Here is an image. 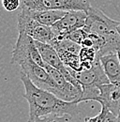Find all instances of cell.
<instances>
[{"label": "cell", "mask_w": 120, "mask_h": 122, "mask_svg": "<svg viewBox=\"0 0 120 122\" xmlns=\"http://www.w3.org/2000/svg\"><path fill=\"white\" fill-rule=\"evenodd\" d=\"M28 58L32 59L39 66L42 68L45 67L44 61L37 48L35 40L25 33L19 32L16 44L12 51L11 64H18L20 61Z\"/></svg>", "instance_id": "52a82bcc"}, {"label": "cell", "mask_w": 120, "mask_h": 122, "mask_svg": "<svg viewBox=\"0 0 120 122\" xmlns=\"http://www.w3.org/2000/svg\"><path fill=\"white\" fill-rule=\"evenodd\" d=\"M17 65L20 66L21 71L30 79V81L39 88L49 91L61 99L59 89L51 75L44 68L36 64L32 59H24Z\"/></svg>", "instance_id": "5b68a950"}, {"label": "cell", "mask_w": 120, "mask_h": 122, "mask_svg": "<svg viewBox=\"0 0 120 122\" xmlns=\"http://www.w3.org/2000/svg\"><path fill=\"white\" fill-rule=\"evenodd\" d=\"M109 109L105 105H101V110L100 112L95 116V117H88L85 118V122H103L106 118L108 113H109Z\"/></svg>", "instance_id": "2e32d148"}, {"label": "cell", "mask_w": 120, "mask_h": 122, "mask_svg": "<svg viewBox=\"0 0 120 122\" xmlns=\"http://www.w3.org/2000/svg\"><path fill=\"white\" fill-rule=\"evenodd\" d=\"M117 55H118V56H119V58H120V49L117 50Z\"/></svg>", "instance_id": "44dd1931"}, {"label": "cell", "mask_w": 120, "mask_h": 122, "mask_svg": "<svg viewBox=\"0 0 120 122\" xmlns=\"http://www.w3.org/2000/svg\"><path fill=\"white\" fill-rule=\"evenodd\" d=\"M87 13L83 10H70L57 21L52 29L57 41L64 40L70 32L83 28L86 23Z\"/></svg>", "instance_id": "ba28073f"}, {"label": "cell", "mask_w": 120, "mask_h": 122, "mask_svg": "<svg viewBox=\"0 0 120 122\" xmlns=\"http://www.w3.org/2000/svg\"><path fill=\"white\" fill-rule=\"evenodd\" d=\"M86 34H87V32L83 27V28H79V29H76V30L70 32L65 39H69V40L74 41L76 43L82 45L84 40L86 37Z\"/></svg>", "instance_id": "9a60e30c"}, {"label": "cell", "mask_w": 120, "mask_h": 122, "mask_svg": "<svg viewBox=\"0 0 120 122\" xmlns=\"http://www.w3.org/2000/svg\"><path fill=\"white\" fill-rule=\"evenodd\" d=\"M117 122H120V111L118 113V115H117Z\"/></svg>", "instance_id": "ffe728a7"}, {"label": "cell", "mask_w": 120, "mask_h": 122, "mask_svg": "<svg viewBox=\"0 0 120 122\" xmlns=\"http://www.w3.org/2000/svg\"><path fill=\"white\" fill-rule=\"evenodd\" d=\"M100 60L109 82L112 84L120 83V58L117 52L101 56Z\"/></svg>", "instance_id": "8fae6325"}, {"label": "cell", "mask_w": 120, "mask_h": 122, "mask_svg": "<svg viewBox=\"0 0 120 122\" xmlns=\"http://www.w3.org/2000/svg\"><path fill=\"white\" fill-rule=\"evenodd\" d=\"M21 9H23L33 20L39 22L41 25L50 26V27H52L57 21H59L67 13V11L65 10H29L22 6H21Z\"/></svg>", "instance_id": "7c38bea8"}, {"label": "cell", "mask_w": 120, "mask_h": 122, "mask_svg": "<svg viewBox=\"0 0 120 122\" xmlns=\"http://www.w3.org/2000/svg\"><path fill=\"white\" fill-rule=\"evenodd\" d=\"M35 42H36L37 48H38L42 59L44 61V63H46L47 65H49V66H51L53 68H55V69H56L57 71H59L60 72L62 73V75L66 78L67 81H69L73 86L82 89V87L79 85V83L77 82V80L71 75V73L70 72L69 69L62 62L58 53L56 52V50L50 44L40 42V41H35Z\"/></svg>", "instance_id": "9c48e42d"}, {"label": "cell", "mask_w": 120, "mask_h": 122, "mask_svg": "<svg viewBox=\"0 0 120 122\" xmlns=\"http://www.w3.org/2000/svg\"><path fill=\"white\" fill-rule=\"evenodd\" d=\"M98 51L94 48L88 47H82L81 52L79 54V57L81 61V70H89L93 66L95 61L98 57Z\"/></svg>", "instance_id": "4fadbf2b"}, {"label": "cell", "mask_w": 120, "mask_h": 122, "mask_svg": "<svg viewBox=\"0 0 120 122\" xmlns=\"http://www.w3.org/2000/svg\"><path fill=\"white\" fill-rule=\"evenodd\" d=\"M21 6L34 10H83L85 12L91 8L88 0H21Z\"/></svg>", "instance_id": "8992f818"}, {"label": "cell", "mask_w": 120, "mask_h": 122, "mask_svg": "<svg viewBox=\"0 0 120 122\" xmlns=\"http://www.w3.org/2000/svg\"><path fill=\"white\" fill-rule=\"evenodd\" d=\"M17 27L19 32L28 35L33 40L40 42L53 45L56 41L52 27L41 25L39 22L33 20L21 8L17 15Z\"/></svg>", "instance_id": "277c9868"}, {"label": "cell", "mask_w": 120, "mask_h": 122, "mask_svg": "<svg viewBox=\"0 0 120 122\" xmlns=\"http://www.w3.org/2000/svg\"><path fill=\"white\" fill-rule=\"evenodd\" d=\"M20 78L25 87L23 96L29 105L28 122L38 117L52 115H70L71 117H76L80 114V103L76 102H66L51 92L39 88L22 71Z\"/></svg>", "instance_id": "6da1fadb"}, {"label": "cell", "mask_w": 120, "mask_h": 122, "mask_svg": "<svg viewBox=\"0 0 120 122\" xmlns=\"http://www.w3.org/2000/svg\"><path fill=\"white\" fill-rule=\"evenodd\" d=\"M2 5L7 11H14L21 8V0H2Z\"/></svg>", "instance_id": "e0dca14e"}, {"label": "cell", "mask_w": 120, "mask_h": 122, "mask_svg": "<svg viewBox=\"0 0 120 122\" xmlns=\"http://www.w3.org/2000/svg\"><path fill=\"white\" fill-rule=\"evenodd\" d=\"M72 119V117L70 115H63V116H47L42 117L35 118L31 122H70Z\"/></svg>", "instance_id": "5bb4252c"}, {"label": "cell", "mask_w": 120, "mask_h": 122, "mask_svg": "<svg viewBox=\"0 0 120 122\" xmlns=\"http://www.w3.org/2000/svg\"><path fill=\"white\" fill-rule=\"evenodd\" d=\"M75 79L82 87V96L78 103L94 101L100 95L99 87L110 83L101 66L100 56H98L89 70H83L76 72Z\"/></svg>", "instance_id": "3957f363"}, {"label": "cell", "mask_w": 120, "mask_h": 122, "mask_svg": "<svg viewBox=\"0 0 120 122\" xmlns=\"http://www.w3.org/2000/svg\"><path fill=\"white\" fill-rule=\"evenodd\" d=\"M103 122H117V117L109 111V113H108V115H107V117Z\"/></svg>", "instance_id": "ac0fdd59"}, {"label": "cell", "mask_w": 120, "mask_h": 122, "mask_svg": "<svg viewBox=\"0 0 120 122\" xmlns=\"http://www.w3.org/2000/svg\"><path fill=\"white\" fill-rule=\"evenodd\" d=\"M86 23L84 28L88 33H94L104 39V47L98 53L100 56L109 53H115L120 49V36L117 33L119 22L114 21L98 9L90 8L87 10Z\"/></svg>", "instance_id": "7a4b0ae2"}, {"label": "cell", "mask_w": 120, "mask_h": 122, "mask_svg": "<svg viewBox=\"0 0 120 122\" xmlns=\"http://www.w3.org/2000/svg\"><path fill=\"white\" fill-rule=\"evenodd\" d=\"M116 29H117V33L119 34V36H120V24L117 25V28H116Z\"/></svg>", "instance_id": "d6986e66"}, {"label": "cell", "mask_w": 120, "mask_h": 122, "mask_svg": "<svg viewBox=\"0 0 120 122\" xmlns=\"http://www.w3.org/2000/svg\"><path fill=\"white\" fill-rule=\"evenodd\" d=\"M100 95L94 100L100 105H105L110 112L117 117L120 111V83L106 84L100 86Z\"/></svg>", "instance_id": "30bf717a"}]
</instances>
